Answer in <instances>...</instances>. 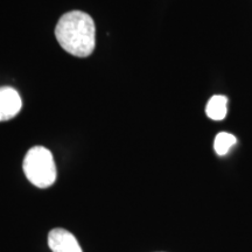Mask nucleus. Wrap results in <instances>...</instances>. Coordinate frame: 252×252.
I'll return each instance as SVG.
<instances>
[{"mask_svg":"<svg viewBox=\"0 0 252 252\" xmlns=\"http://www.w3.org/2000/svg\"><path fill=\"white\" fill-rule=\"evenodd\" d=\"M60 46L69 54L87 58L96 45V30L93 18L81 11H71L60 18L55 28Z\"/></svg>","mask_w":252,"mask_h":252,"instance_id":"nucleus-1","label":"nucleus"},{"mask_svg":"<svg viewBox=\"0 0 252 252\" xmlns=\"http://www.w3.org/2000/svg\"><path fill=\"white\" fill-rule=\"evenodd\" d=\"M24 172L28 181L37 188H48L56 180L54 158L43 146H34L24 159Z\"/></svg>","mask_w":252,"mask_h":252,"instance_id":"nucleus-2","label":"nucleus"},{"mask_svg":"<svg viewBox=\"0 0 252 252\" xmlns=\"http://www.w3.org/2000/svg\"><path fill=\"white\" fill-rule=\"evenodd\" d=\"M23 108V100L18 91L9 87L0 88V122L14 118Z\"/></svg>","mask_w":252,"mask_h":252,"instance_id":"nucleus-3","label":"nucleus"},{"mask_svg":"<svg viewBox=\"0 0 252 252\" xmlns=\"http://www.w3.org/2000/svg\"><path fill=\"white\" fill-rule=\"evenodd\" d=\"M48 245L53 252H82L75 236L61 228L53 229L49 232Z\"/></svg>","mask_w":252,"mask_h":252,"instance_id":"nucleus-4","label":"nucleus"},{"mask_svg":"<svg viewBox=\"0 0 252 252\" xmlns=\"http://www.w3.org/2000/svg\"><path fill=\"white\" fill-rule=\"evenodd\" d=\"M226 103H228V98L225 96H220V94L213 96L206 108L208 117L213 121H223L226 116Z\"/></svg>","mask_w":252,"mask_h":252,"instance_id":"nucleus-5","label":"nucleus"},{"mask_svg":"<svg viewBox=\"0 0 252 252\" xmlns=\"http://www.w3.org/2000/svg\"><path fill=\"white\" fill-rule=\"evenodd\" d=\"M236 144L235 135L228 133V132H220L216 135L214 141V149L219 156H225L229 152L230 147Z\"/></svg>","mask_w":252,"mask_h":252,"instance_id":"nucleus-6","label":"nucleus"}]
</instances>
